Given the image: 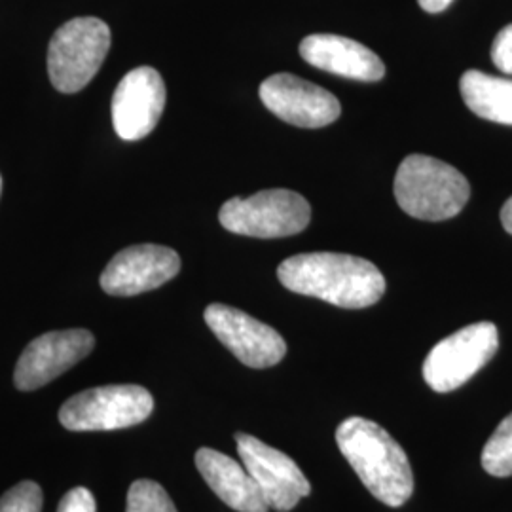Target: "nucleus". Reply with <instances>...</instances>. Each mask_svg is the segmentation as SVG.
Returning <instances> with one entry per match:
<instances>
[{
	"label": "nucleus",
	"instance_id": "6",
	"mask_svg": "<svg viewBox=\"0 0 512 512\" xmlns=\"http://www.w3.org/2000/svg\"><path fill=\"white\" fill-rule=\"evenodd\" d=\"M154 399L141 385H103L71 397L59 410L69 431H116L147 420Z\"/></svg>",
	"mask_w": 512,
	"mask_h": 512
},
{
	"label": "nucleus",
	"instance_id": "12",
	"mask_svg": "<svg viewBox=\"0 0 512 512\" xmlns=\"http://www.w3.org/2000/svg\"><path fill=\"white\" fill-rule=\"evenodd\" d=\"M164 80L152 67L129 71L112 95V124L120 139L141 141L158 126L165 109Z\"/></svg>",
	"mask_w": 512,
	"mask_h": 512
},
{
	"label": "nucleus",
	"instance_id": "21",
	"mask_svg": "<svg viewBox=\"0 0 512 512\" xmlns=\"http://www.w3.org/2000/svg\"><path fill=\"white\" fill-rule=\"evenodd\" d=\"M95 497L88 488H74L71 492L63 495L59 501L57 512H95Z\"/></svg>",
	"mask_w": 512,
	"mask_h": 512
},
{
	"label": "nucleus",
	"instance_id": "8",
	"mask_svg": "<svg viewBox=\"0 0 512 512\" xmlns=\"http://www.w3.org/2000/svg\"><path fill=\"white\" fill-rule=\"evenodd\" d=\"M236 444L239 458L255 478L270 509L291 511L302 497L310 495L308 478L287 454L245 433L236 435Z\"/></svg>",
	"mask_w": 512,
	"mask_h": 512
},
{
	"label": "nucleus",
	"instance_id": "14",
	"mask_svg": "<svg viewBox=\"0 0 512 512\" xmlns=\"http://www.w3.org/2000/svg\"><path fill=\"white\" fill-rule=\"evenodd\" d=\"M300 55L315 69L361 82L385 76L384 61L357 40L340 35H310L300 42Z\"/></svg>",
	"mask_w": 512,
	"mask_h": 512
},
{
	"label": "nucleus",
	"instance_id": "17",
	"mask_svg": "<svg viewBox=\"0 0 512 512\" xmlns=\"http://www.w3.org/2000/svg\"><path fill=\"white\" fill-rule=\"evenodd\" d=\"M482 467L488 475L512 476V412L497 425L482 450Z\"/></svg>",
	"mask_w": 512,
	"mask_h": 512
},
{
	"label": "nucleus",
	"instance_id": "15",
	"mask_svg": "<svg viewBox=\"0 0 512 512\" xmlns=\"http://www.w3.org/2000/svg\"><path fill=\"white\" fill-rule=\"evenodd\" d=\"M196 467L207 486L234 511L268 512L270 507L245 465L213 448L196 452Z\"/></svg>",
	"mask_w": 512,
	"mask_h": 512
},
{
	"label": "nucleus",
	"instance_id": "20",
	"mask_svg": "<svg viewBox=\"0 0 512 512\" xmlns=\"http://www.w3.org/2000/svg\"><path fill=\"white\" fill-rule=\"evenodd\" d=\"M492 61L499 71L512 74V23L497 33L492 44Z\"/></svg>",
	"mask_w": 512,
	"mask_h": 512
},
{
	"label": "nucleus",
	"instance_id": "11",
	"mask_svg": "<svg viewBox=\"0 0 512 512\" xmlns=\"http://www.w3.org/2000/svg\"><path fill=\"white\" fill-rule=\"evenodd\" d=\"M95 348L90 330H55L35 338L19 357L14 382L19 391H35L78 365Z\"/></svg>",
	"mask_w": 512,
	"mask_h": 512
},
{
	"label": "nucleus",
	"instance_id": "19",
	"mask_svg": "<svg viewBox=\"0 0 512 512\" xmlns=\"http://www.w3.org/2000/svg\"><path fill=\"white\" fill-rule=\"evenodd\" d=\"M42 501L44 497L37 482L23 480L0 497V512H40Z\"/></svg>",
	"mask_w": 512,
	"mask_h": 512
},
{
	"label": "nucleus",
	"instance_id": "7",
	"mask_svg": "<svg viewBox=\"0 0 512 512\" xmlns=\"http://www.w3.org/2000/svg\"><path fill=\"white\" fill-rule=\"evenodd\" d=\"M499 348L494 323L482 321L454 332L431 349L423 363V380L437 393H450L467 384L492 361Z\"/></svg>",
	"mask_w": 512,
	"mask_h": 512
},
{
	"label": "nucleus",
	"instance_id": "13",
	"mask_svg": "<svg viewBox=\"0 0 512 512\" xmlns=\"http://www.w3.org/2000/svg\"><path fill=\"white\" fill-rule=\"evenodd\" d=\"M181 272V256L164 245H133L120 251L101 274V289L110 296H137L154 291Z\"/></svg>",
	"mask_w": 512,
	"mask_h": 512
},
{
	"label": "nucleus",
	"instance_id": "9",
	"mask_svg": "<svg viewBox=\"0 0 512 512\" xmlns=\"http://www.w3.org/2000/svg\"><path fill=\"white\" fill-rule=\"evenodd\" d=\"M203 317L207 327L245 366L270 368L281 363L287 353L283 336L245 311L211 304Z\"/></svg>",
	"mask_w": 512,
	"mask_h": 512
},
{
	"label": "nucleus",
	"instance_id": "2",
	"mask_svg": "<svg viewBox=\"0 0 512 512\" xmlns=\"http://www.w3.org/2000/svg\"><path fill=\"white\" fill-rule=\"evenodd\" d=\"M342 456L366 490L387 507H401L414 492V473L403 446L376 421L353 416L336 429Z\"/></svg>",
	"mask_w": 512,
	"mask_h": 512
},
{
	"label": "nucleus",
	"instance_id": "18",
	"mask_svg": "<svg viewBox=\"0 0 512 512\" xmlns=\"http://www.w3.org/2000/svg\"><path fill=\"white\" fill-rule=\"evenodd\" d=\"M126 512H177V507L158 482L143 478L129 486Z\"/></svg>",
	"mask_w": 512,
	"mask_h": 512
},
{
	"label": "nucleus",
	"instance_id": "23",
	"mask_svg": "<svg viewBox=\"0 0 512 512\" xmlns=\"http://www.w3.org/2000/svg\"><path fill=\"white\" fill-rule=\"evenodd\" d=\"M501 224H503V228L512 236V196L507 200V203L503 205V209H501Z\"/></svg>",
	"mask_w": 512,
	"mask_h": 512
},
{
	"label": "nucleus",
	"instance_id": "24",
	"mask_svg": "<svg viewBox=\"0 0 512 512\" xmlns=\"http://www.w3.org/2000/svg\"><path fill=\"white\" fill-rule=\"evenodd\" d=\"M0 192H2V177H0Z\"/></svg>",
	"mask_w": 512,
	"mask_h": 512
},
{
	"label": "nucleus",
	"instance_id": "16",
	"mask_svg": "<svg viewBox=\"0 0 512 512\" xmlns=\"http://www.w3.org/2000/svg\"><path fill=\"white\" fill-rule=\"evenodd\" d=\"M463 101L476 116L512 126V80L480 71H467L459 80Z\"/></svg>",
	"mask_w": 512,
	"mask_h": 512
},
{
	"label": "nucleus",
	"instance_id": "5",
	"mask_svg": "<svg viewBox=\"0 0 512 512\" xmlns=\"http://www.w3.org/2000/svg\"><path fill=\"white\" fill-rule=\"evenodd\" d=\"M310 203L287 188L262 190L251 198H232L220 207V224L247 238H287L308 228Z\"/></svg>",
	"mask_w": 512,
	"mask_h": 512
},
{
	"label": "nucleus",
	"instance_id": "22",
	"mask_svg": "<svg viewBox=\"0 0 512 512\" xmlns=\"http://www.w3.org/2000/svg\"><path fill=\"white\" fill-rule=\"evenodd\" d=\"M418 2L425 12L439 14V12H444L454 0H418Z\"/></svg>",
	"mask_w": 512,
	"mask_h": 512
},
{
	"label": "nucleus",
	"instance_id": "3",
	"mask_svg": "<svg viewBox=\"0 0 512 512\" xmlns=\"http://www.w3.org/2000/svg\"><path fill=\"white\" fill-rule=\"evenodd\" d=\"M393 188L406 215L431 222L456 217L471 198V184L456 167L423 154L404 158Z\"/></svg>",
	"mask_w": 512,
	"mask_h": 512
},
{
	"label": "nucleus",
	"instance_id": "1",
	"mask_svg": "<svg viewBox=\"0 0 512 512\" xmlns=\"http://www.w3.org/2000/svg\"><path fill=\"white\" fill-rule=\"evenodd\" d=\"M277 277L293 293L346 310L374 306L385 293V277L370 260L340 253L291 256L279 264Z\"/></svg>",
	"mask_w": 512,
	"mask_h": 512
},
{
	"label": "nucleus",
	"instance_id": "4",
	"mask_svg": "<svg viewBox=\"0 0 512 512\" xmlns=\"http://www.w3.org/2000/svg\"><path fill=\"white\" fill-rule=\"evenodd\" d=\"M110 50V29L97 18H74L61 25L48 46V74L55 90H84Z\"/></svg>",
	"mask_w": 512,
	"mask_h": 512
},
{
	"label": "nucleus",
	"instance_id": "10",
	"mask_svg": "<svg viewBox=\"0 0 512 512\" xmlns=\"http://www.w3.org/2000/svg\"><path fill=\"white\" fill-rule=\"evenodd\" d=\"M264 107L296 128H325L340 118V101L325 88L289 73L274 74L260 84Z\"/></svg>",
	"mask_w": 512,
	"mask_h": 512
}]
</instances>
